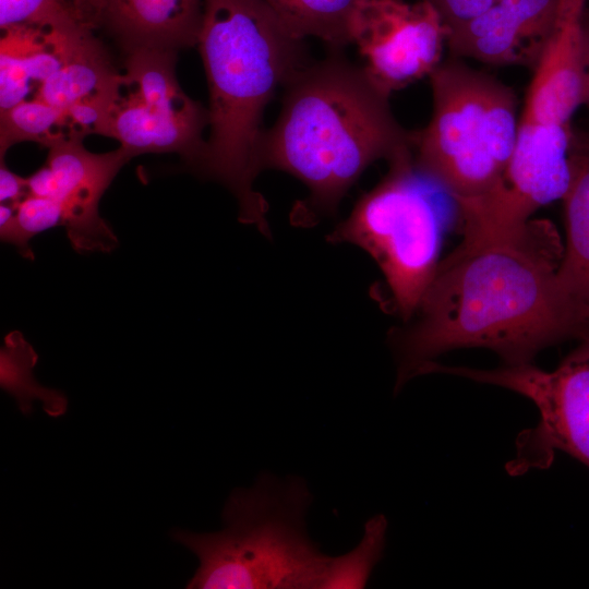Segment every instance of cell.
Returning a JSON list of instances; mask_svg holds the SVG:
<instances>
[{
	"label": "cell",
	"instance_id": "25",
	"mask_svg": "<svg viewBox=\"0 0 589 589\" xmlns=\"http://www.w3.org/2000/svg\"><path fill=\"white\" fill-rule=\"evenodd\" d=\"M584 104L589 109V69L586 70V85H585V99Z\"/></svg>",
	"mask_w": 589,
	"mask_h": 589
},
{
	"label": "cell",
	"instance_id": "17",
	"mask_svg": "<svg viewBox=\"0 0 589 589\" xmlns=\"http://www.w3.org/2000/svg\"><path fill=\"white\" fill-rule=\"evenodd\" d=\"M294 37H315L332 49L351 43V22L360 0H259Z\"/></svg>",
	"mask_w": 589,
	"mask_h": 589
},
{
	"label": "cell",
	"instance_id": "6",
	"mask_svg": "<svg viewBox=\"0 0 589 589\" xmlns=\"http://www.w3.org/2000/svg\"><path fill=\"white\" fill-rule=\"evenodd\" d=\"M388 164L385 177L359 199L327 239L368 252L382 271L397 311L408 320L441 262L446 219L436 200L441 189L416 168L413 154Z\"/></svg>",
	"mask_w": 589,
	"mask_h": 589
},
{
	"label": "cell",
	"instance_id": "12",
	"mask_svg": "<svg viewBox=\"0 0 589 589\" xmlns=\"http://www.w3.org/2000/svg\"><path fill=\"white\" fill-rule=\"evenodd\" d=\"M585 7L586 0H560L554 25L532 69L521 118L569 124L584 104Z\"/></svg>",
	"mask_w": 589,
	"mask_h": 589
},
{
	"label": "cell",
	"instance_id": "14",
	"mask_svg": "<svg viewBox=\"0 0 589 589\" xmlns=\"http://www.w3.org/2000/svg\"><path fill=\"white\" fill-rule=\"evenodd\" d=\"M89 28L103 27L128 50L197 44L204 0H70Z\"/></svg>",
	"mask_w": 589,
	"mask_h": 589
},
{
	"label": "cell",
	"instance_id": "9",
	"mask_svg": "<svg viewBox=\"0 0 589 589\" xmlns=\"http://www.w3.org/2000/svg\"><path fill=\"white\" fill-rule=\"evenodd\" d=\"M208 110L181 89L175 68L164 62L120 74L103 135L112 137L132 158L148 153L180 154L193 168L200 161Z\"/></svg>",
	"mask_w": 589,
	"mask_h": 589
},
{
	"label": "cell",
	"instance_id": "2",
	"mask_svg": "<svg viewBox=\"0 0 589 589\" xmlns=\"http://www.w3.org/2000/svg\"><path fill=\"white\" fill-rule=\"evenodd\" d=\"M303 40L259 0H204L197 46L209 89L203 155L194 167L236 196L239 220L269 233L267 203L254 190L262 170L264 111L306 62Z\"/></svg>",
	"mask_w": 589,
	"mask_h": 589
},
{
	"label": "cell",
	"instance_id": "13",
	"mask_svg": "<svg viewBox=\"0 0 589 589\" xmlns=\"http://www.w3.org/2000/svg\"><path fill=\"white\" fill-rule=\"evenodd\" d=\"M560 0H497L452 33L447 47L458 58L493 65H536L554 25Z\"/></svg>",
	"mask_w": 589,
	"mask_h": 589
},
{
	"label": "cell",
	"instance_id": "1",
	"mask_svg": "<svg viewBox=\"0 0 589 589\" xmlns=\"http://www.w3.org/2000/svg\"><path fill=\"white\" fill-rule=\"evenodd\" d=\"M564 245L546 219L501 233L462 238L441 261L418 321L390 338L395 390L450 350L484 348L505 365L532 363L544 348L584 338L557 281Z\"/></svg>",
	"mask_w": 589,
	"mask_h": 589
},
{
	"label": "cell",
	"instance_id": "22",
	"mask_svg": "<svg viewBox=\"0 0 589 589\" xmlns=\"http://www.w3.org/2000/svg\"><path fill=\"white\" fill-rule=\"evenodd\" d=\"M438 13L448 36L489 10L497 0H425Z\"/></svg>",
	"mask_w": 589,
	"mask_h": 589
},
{
	"label": "cell",
	"instance_id": "5",
	"mask_svg": "<svg viewBox=\"0 0 589 589\" xmlns=\"http://www.w3.org/2000/svg\"><path fill=\"white\" fill-rule=\"evenodd\" d=\"M432 116L414 133L416 168L455 205L478 199L500 181L519 125L515 92L458 57L429 76Z\"/></svg>",
	"mask_w": 589,
	"mask_h": 589
},
{
	"label": "cell",
	"instance_id": "8",
	"mask_svg": "<svg viewBox=\"0 0 589 589\" xmlns=\"http://www.w3.org/2000/svg\"><path fill=\"white\" fill-rule=\"evenodd\" d=\"M569 124L519 118L515 146L496 185L456 205L465 238L518 228L542 206L562 200L572 179Z\"/></svg>",
	"mask_w": 589,
	"mask_h": 589
},
{
	"label": "cell",
	"instance_id": "3",
	"mask_svg": "<svg viewBox=\"0 0 589 589\" xmlns=\"http://www.w3.org/2000/svg\"><path fill=\"white\" fill-rule=\"evenodd\" d=\"M305 64L286 84L260 164L300 180L310 211L333 213L373 163L413 154L414 133L394 117L390 94L339 52Z\"/></svg>",
	"mask_w": 589,
	"mask_h": 589
},
{
	"label": "cell",
	"instance_id": "19",
	"mask_svg": "<svg viewBox=\"0 0 589 589\" xmlns=\"http://www.w3.org/2000/svg\"><path fill=\"white\" fill-rule=\"evenodd\" d=\"M387 528L388 522L383 514L369 518L359 543L352 550L329 556L320 589L364 588L383 556Z\"/></svg>",
	"mask_w": 589,
	"mask_h": 589
},
{
	"label": "cell",
	"instance_id": "15",
	"mask_svg": "<svg viewBox=\"0 0 589 589\" xmlns=\"http://www.w3.org/2000/svg\"><path fill=\"white\" fill-rule=\"evenodd\" d=\"M572 179L562 199L566 243L557 281L585 336L589 335V135H573Z\"/></svg>",
	"mask_w": 589,
	"mask_h": 589
},
{
	"label": "cell",
	"instance_id": "16",
	"mask_svg": "<svg viewBox=\"0 0 589 589\" xmlns=\"http://www.w3.org/2000/svg\"><path fill=\"white\" fill-rule=\"evenodd\" d=\"M119 77L105 48L93 36L74 58L38 87L33 98L63 110L112 92Z\"/></svg>",
	"mask_w": 589,
	"mask_h": 589
},
{
	"label": "cell",
	"instance_id": "20",
	"mask_svg": "<svg viewBox=\"0 0 589 589\" xmlns=\"http://www.w3.org/2000/svg\"><path fill=\"white\" fill-rule=\"evenodd\" d=\"M70 137L62 109L37 98H29L0 111V159L21 142H35L45 147Z\"/></svg>",
	"mask_w": 589,
	"mask_h": 589
},
{
	"label": "cell",
	"instance_id": "21",
	"mask_svg": "<svg viewBox=\"0 0 589 589\" xmlns=\"http://www.w3.org/2000/svg\"><path fill=\"white\" fill-rule=\"evenodd\" d=\"M19 26L75 28L86 25L70 0H0L1 31Z\"/></svg>",
	"mask_w": 589,
	"mask_h": 589
},
{
	"label": "cell",
	"instance_id": "18",
	"mask_svg": "<svg viewBox=\"0 0 589 589\" xmlns=\"http://www.w3.org/2000/svg\"><path fill=\"white\" fill-rule=\"evenodd\" d=\"M37 354L19 333H11L1 349V387L8 392L24 414L33 410V402L39 400L44 411L51 418L67 412L68 399L58 390L40 386L33 376Z\"/></svg>",
	"mask_w": 589,
	"mask_h": 589
},
{
	"label": "cell",
	"instance_id": "4",
	"mask_svg": "<svg viewBox=\"0 0 589 589\" xmlns=\"http://www.w3.org/2000/svg\"><path fill=\"white\" fill-rule=\"evenodd\" d=\"M312 501L304 479L263 472L252 486L231 492L223 509V529L172 531V539L199 558L187 587L320 589L329 556L306 531Z\"/></svg>",
	"mask_w": 589,
	"mask_h": 589
},
{
	"label": "cell",
	"instance_id": "7",
	"mask_svg": "<svg viewBox=\"0 0 589 589\" xmlns=\"http://www.w3.org/2000/svg\"><path fill=\"white\" fill-rule=\"evenodd\" d=\"M422 373H444L500 386L536 406L537 424L517 435L515 456L505 465L509 476L548 469L557 450L589 468V335L552 371L533 363L485 370L434 361Z\"/></svg>",
	"mask_w": 589,
	"mask_h": 589
},
{
	"label": "cell",
	"instance_id": "10",
	"mask_svg": "<svg viewBox=\"0 0 589 589\" xmlns=\"http://www.w3.org/2000/svg\"><path fill=\"white\" fill-rule=\"evenodd\" d=\"M350 34L365 61L363 69L389 94L430 76L443 61L448 38L425 0H360Z\"/></svg>",
	"mask_w": 589,
	"mask_h": 589
},
{
	"label": "cell",
	"instance_id": "23",
	"mask_svg": "<svg viewBox=\"0 0 589 589\" xmlns=\"http://www.w3.org/2000/svg\"><path fill=\"white\" fill-rule=\"evenodd\" d=\"M28 195L27 179L11 171L0 159V201L17 204Z\"/></svg>",
	"mask_w": 589,
	"mask_h": 589
},
{
	"label": "cell",
	"instance_id": "11",
	"mask_svg": "<svg viewBox=\"0 0 589 589\" xmlns=\"http://www.w3.org/2000/svg\"><path fill=\"white\" fill-rule=\"evenodd\" d=\"M131 157L120 146L104 154L87 151L81 137L60 140L48 147L46 164L27 179L28 195L58 202L63 227L76 252H110L118 238L100 217L99 201Z\"/></svg>",
	"mask_w": 589,
	"mask_h": 589
},
{
	"label": "cell",
	"instance_id": "24",
	"mask_svg": "<svg viewBox=\"0 0 589 589\" xmlns=\"http://www.w3.org/2000/svg\"><path fill=\"white\" fill-rule=\"evenodd\" d=\"M584 38H585V59L586 70L589 69V15L584 16Z\"/></svg>",
	"mask_w": 589,
	"mask_h": 589
}]
</instances>
